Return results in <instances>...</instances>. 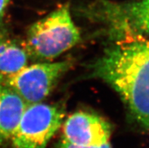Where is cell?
I'll list each match as a JSON object with an SVG mask.
<instances>
[{
  "instance_id": "cell-1",
  "label": "cell",
  "mask_w": 149,
  "mask_h": 148,
  "mask_svg": "<svg viewBox=\"0 0 149 148\" xmlns=\"http://www.w3.org/2000/svg\"><path fill=\"white\" fill-rule=\"evenodd\" d=\"M117 92L137 123L149 131V40L120 36L89 67Z\"/></svg>"
},
{
  "instance_id": "cell-2",
  "label": "cell",
  "mask_w": 149,
  "mask_h": 148,
  "mask_svg": "<svg viewBox=\"0 0 149 148\" xmlns=\"http://www.w3.org/2000/svg\"><path fill=\"white\" fill-rule=\"evenodd\" d=\"M80 37L70 7L64 5L33 23L27 30L22 44L29 58L51 60L74 47Z\"/></svg>"
},
{
  "instance_id": "cell-3",
  "label": "cell",
  "mask_w": 149,
  "mask_h": 148,
  "mask_svg": "<svg viewBox=\"0 0 149 148\" xmlns=\"http://www.w3.org/2000/svg\"><path fill=\"white\" fill-rule=\"evenodd\" d=\"M64 111L42 102L26 105L10 142L12 148H45L64 122Z\"/></svg>"
},
{
  "instance_id": "cell-4",
  "label": "cell",
  "mask_w": 149,
  "mask_h": 148,
  "mask_svg": "<svg viewBox=\"0 0 149 148\" xmlns=\"http://www.w3.org/2000/svg\"><path fill=\"white\" fill-rule=\"evenodd\" d=\"M86 11L91 17L108 25L115 37L149 34V0H97L87 6Z\"/></svg>"
},
{
  "instance_id": "cell-5",
  "label": "cell",
  "mask_w": 149,
  "mask_h": 148,
  "mask_svg": "<svg viewBox=\"0 0 149 148\" xmlns=\"http://www.w3.org/2000/svg\"><path fill=\"white\" fill-rule=\"evenodd\" d=\"M70 67V60L26 65L3 85L18 94L26 105L41 103Z\"/></svg>"
},
{
  "instance_id": "cell-6",
  "label": "cell",
  "mask_w": 149,
  "mask_h": 148,
  "mask_svg": "<svg viewBox=\"0 0 149 148\" xmlns=\"http://www.w3.org/2000/svg\"><path fill=\"white\" fill-rule=\"evenodd\" d=\"M63 141L84 147L101 146L110 142L111 126L102 116L77 111L68 116L62 126Z\"/></svg>"
},
{
  "instance_id": "cell-7",
  "label": "cell",
  "mask_w": 149,
  "mask_h": 148,
  "mask_svg": "<svg viewBox=\"0 0 149 148\" xmlns=\"http://www.w3.org/2000/svg\"><path fill=\"white\" fill-rule=\"evenodd\" d=\"M26 107L18 94L0 83V145L11 141Z\"/></svg>"
},
{
  "instance_id": "cell-8",
  "label": "cell",
  "mask_w": 149,
  "mask_h": 148,
  "mask_svg": "<svg viewBox=\"0 0 149 148\" xmlns=\"http://www.w3.org/2000/svg\"><path fill=\"white\" fill-rule=\"evenodd\" d=\"M30 59L22 43L11 39H0V83L27 65Z\"/></svg>"
},
{
  "instance_id": "cell-9",
  "label": "cell",
  "mask_w": 149,
  "mask_h": 148,
  "mask_svg": "<svg viewBox=\"0 0 149 148\" xmlns=\"http://www.w3.org/2000/svg\"><path fill=\"white\" fill-rule=\"evenodd\" d=\"M56 148H112L111 145L109 143L104 144L101 146H93V147H84V146H79V145H72L70 143L66 142L63 141L62 139H61V141L58 143Z\"/></svg>"
},
{
  "instance_id": "cell-10",
  "label": "cell",
  "mask_w": 149,
  "mask_h": 148,
  "mask_svg": "<svg viewBox=\"0 0 149 148\" xmlns=\"http://www.w3.org/2000/svg\"><path fill=\"white\" fill-rule=\"evenodd\" d=\"M11 0H0V28L3 22V19L6 15V10Z\"/></svg>"
}]
</instances>
